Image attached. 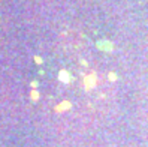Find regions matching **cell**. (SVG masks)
<instances>
[{"mask_svg": "<svg viewBox=\"0 0 148 147\" xmlns=\"http://www.w3.org/2000/svg\"><path fill=\"white\" fill-rule=\"evenodd\" d=\"M53 108L56 113L85 116L106 104L114 86V72L97 41L75 33L54 56Z\"/></svg>", "mask_w": 148, "mask_h": 147, "instance_id": "1", "label": "cell"}]
</instances>
